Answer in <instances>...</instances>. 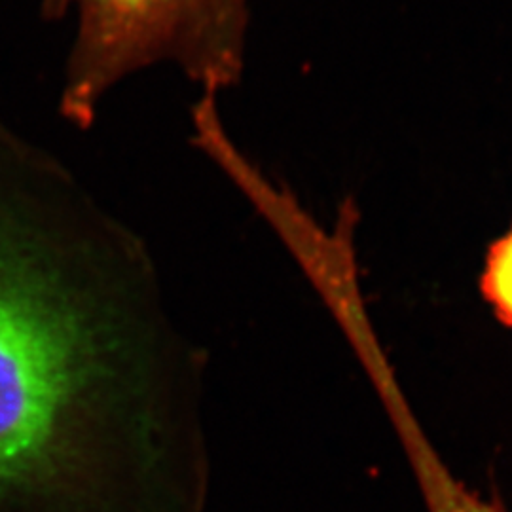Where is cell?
<instances>
[{
	"label": "cell",
	"mask_w": 512,
	"mask_h": 512,
	"mask_svg": "<svg viewBox=\"0 0 512 512\" xmlns=\"http://www.w3.org/2000/svg\"><path fill=\"white\" fill-rule=\"evenodd\" d=\"M152 258L0 122V512H196L198 444Z\"/></svg>",
	"instance_id": "1"
},
{
	"label": "cell",
	"mask_w": 512,
	"mask_h": 512,
	"mask_svg": "<svg viewBox=\"0 0 512 512\" xmlns=\"http://www.w3.org/2000/svg\"><path fill=\"white\" fill-rule=\"evenodd\" d=\"M59 114L92 128L110 93L152 67H175L219 99L243 80L251 0H74Z\"/></svg>",
	"instance_id": "2"
},
{
	"label": "cell",
	"mask_w": 512,
	"mask_h": 512,
	"mask_svg": "<svg viewBox=\"0 0 512 512\" xmlns=\"http://www.w3.org/2000/svg\"><path fill=\"white\" fill-rule=\"evenodd\" d=\"M420 478L431 512H507L467 488L442 463L429 465Z\"/></svg>",
	"instance_id": "3"
},
{
	"label": "cell",
	"mask_w": 512,
	"mask_h": 512,
	"mask_svg": "<svg viewBox=\"0 0 512 512\" xmlns=\"http://www.w3.org/2000/svg\"><path fill=\"white\" fill-rule=\"evenodd\" d=\"M480 291L495 317L512 329V226L488 247Z\"/></svg>",
	"instance_id": "4"
}]
</instances>
